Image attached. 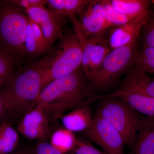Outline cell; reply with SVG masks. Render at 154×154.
Listing matches in <instances>:
<instances>
[{
	"instance_id": "obj_7",
	"label": "cell",
	"mask_w": 154,
	"mask_h": 154,
	"mask_svg": "<svg viewBox=\"0 0 154 154\" xmlns=\"http://www.w3.org/2000/svg\"><path fill=\"white\" fill-rule=\"evenodd\" d=\"M85 133L107 154H124V142L121 135L97 113L91 129Z\"/></svg>"
},
{
	"instance_id": "obj_22",
	"label": "cell",
	"mask_w": 154,
	"mask_h": 154,
	"mask_svg": "<svg viewBox=\"0 0 154 154\" xmlns=\"http://www.w3.org/2000/svg\"><path fill=\"white\" fill-rule=\"evenodd\" d=\"M135 63L137 67L154 75V48L145 46L138 53Z\"/></svg>"
},
{
	"instance_id": "obj_26",
	"label": "cell",
	"mask_w": 154,
	"mask_h": 154,
	"mask_svg": "<svg viewBox=\"0 0 154 154\" xmlns=\"http://www.w3.org/2000/svg\"><path fill=\"white\" fill-rule=\"evenodd\" d=\"M27 18H28V22L31 25L33 33L38 41L39 46L41 48L42 52L46 51L51 46L45 37L42 30L36 22L30 19L28 16H27Z\"/></svg>"
},
{
	"instance_id": "obj_24",
	"label": "cell",
	"mask_w": 154,
	"mask_h": 154,
	"mask_svg": "<svg viewBox=\"0 0 154 154\" xmlns=\"http://www.w3.org/2000/svg\"><path fill=\"white\" fill-rule=\"evenodd\" d=\"M72 152L73 154H107L94 147L85 141L77 137Z\"/></svg>"
},
{
	"instance_id": "obj_9",
	"label": "cell",
	"mask_w": 154,
	"mask_h": 154,
	"mask_svg": "<svg viewBox=\"0 0 154 154\" xmlns=\"http://www.w3.org/2000/svg\"><path fill=\"white\" fill-rule=\"evenodd\" d=\"M78 15L81 27L88 37L104 35L109 28L101 1H92Z\"/></svg>"
},
{
	"instance_id": "obj_18",
	"label": "cell",
	"mask_w": 154,
	"mask_h": 154,
	"mask_svg": "<svg viewBox=\"0 0 154 154\" xmlns=\"http://www.w3.org/2000/svg\"><path fill=\"white\" fill-rule=\"evenodd\" d=\"M19 143L18 131L10 123L0 124V154H12L17 150Z\"/></svg>"
},
{
	"instance_id": "obj_20",
	"label": "cell",
	"mask_w": 154,
	"mask_h": 154,
	"mask_svg": "<svg viewBox=\"0 0 154 154\" xmlns=\"http://www.w3.org/2000/svg\"><path fill=\"white\" fill-rule=\"evenodd\" d=\"M16 60L10 53L0 48V91L5 87L14 75Z\"/></svg>"
},
{
	"instance_id": "obj_12",
	"label": "cell",
	"mask_w": 154,
	"mask_h": 154,
	"mask_svg": "<svg viewBox=\"0 0 154 154\" xmlns=\"http://www.w3.org/2000/svg\"><path fill=\"white\" fill-rule=\"evenodd\" d=\"M146 21L135 20L119 26L110 28L108 44L111 50L128 45L136 41L141 30Z\"/></svg>"
},
{
	"instance_id": "obj_11",
	"label": "cell",
	"mask_w": 154,
	"mask_h": 154,
	"mask_svg": "<svg viewBox=\"0 0 154 154\" xmlns=\"http://www.w3.org/2000/svg\"><path fill=\"white\" fill-rule=\"evenodd\" d=\"M95 97L96 100L100 98H117L128 104L136 111L146 116L154 117V98L140 92L119 90L107 95H95Z\"/></svg>"
},
{
	"instance_id": "obj_29",
	"label": "cell",
	"mask_w": 154,
	"mask_h": 154,
	"mask_svg": "<svg viewBox=\"0 0 154 154\" xmlns=\"http://www.w3.org/2000/svg\"><path fill=\"white\" fill-rule=\"evenodd\" d=\"M8 115V107L5 98L2 91H0V124L2 122L4 119Z\"/></svg>"
},
{
	"instance_id": "obj_4",
	"label": "cell",
	"mask_w": 154,
	"mask_h": 154,
	"mask_svg": "<svg viewBox=\"0 0 154 154\" xmlns=\"http://www.w3.org/2000/svg\"><path fill=\"white\" fill-rule=\"evenodd\" d=\"M96 113L120 134L125 144L132 146L140 119L134 109L120 99L107 98L101 103Z\"/></svg>"
},
{
	"instance_id": "obj_23",
	"label": "cell",
	"mask_w": 154,
	"mask_h": 154,
	"mask_svg": "<svg viewBox=\"0 0 154 154\" xmlns=\"http://www.w3.org/2000/svg\"><path fill=\"white\" fill-rule=\"evenodd\" d=\"M28 22L25 42V54L33 56L38 55L43 52L38 44L28 20Z\"/></svg>"
},
{
	"instance_id": "obj_6",
	"label": "cell",
	"mask_w": 154,
	"mask_h": 154,
	"mask_svg": "<svg viewBox=\"0 0 154 154\" xmlns=\"http://www.w3.org/2000/svg\"><path fill=\"white\" fill-rule=\"evenodd\" d=\"M137 54L136 41L111 50L90 81L96 87L109 85L125 70L136 63Z\"/></svg>"
},
{
	"instance_id": "obj_27",
	"label": "cell",
	"mask_w": 154,
	"mask_h": 154,
	"mask_svg": "<svg viewBox=\"0 0 154 154\" xmlns=\"http://www.w3.org/2000/svg\"><path fill=\"white\" fill-rule=\"evenodd\" d=\"M8 2L21 9H26L34 7H45L47 0H9Z\"/></svg>"
},
{
	"instance_id": "obj_10",
	"label": "cell",
	"mask_w": 154,
	"mask_h": 154,
	"mask_svg": "<svg viewBox=\"0 0 154 154\" xmlns=\"http://www.w3.org/2000/svg\"><path fill=\"white\" fill-rule=\"evenodd\" d=\"M25 12L27 16L39 26L50 46L58 38L62 37L59 22L45 6L30 8L25 10Z\"/></svg>"
},
{
	"instance_id": "obj_19",
	"label": "cell",
	"mask_w": 154,
	"mask_h": 154,
	"mask_svg": "<svg viewBox=\"0 0 154 154\" xmlns=\"http://www.w3.org/2000/svg\"><path fill=\"white\" fill-rule=\"evenodd\" d=\"M76 139L73 132L64 128L57 130L52 134L50 143L61 152L69 153L72 152Z\"/></svg>"
},
{
	"instance_id": "obj_30",
	"label": "cell",
	"mask_w": 154,
	"mask_h": 154,
	"mask_svg": "<svg viewBox=\"0 0 154 154\" xmlns=\"http://www.w3.org/2000/svg\"><path fill=\"white\" fill-rule=\"evenodd\" d=\"M12 154H34V153H33V149H22L17 150Z\"/></svg>"
},
{
	"instance_id": "obj_2",
	"label": "cell",
	"mask_w": 154,
	"mask_h": 154,
	"mask_svg": "<svg viewBox=\"0 0 154 154\" xmlns=\"http://www.w3.org/2000/svg\"><path fill=\"white\" fill-rule=\"evenodd\" d=\"M56 50L41 60L14 74L2 90L5 98L8 115L23 116L36 107L42 91V78L56 54Z\"/></svg>"
},
{
	"instance_id": "obj_21",
	"label": "cell",
	"mask_w": 154,
	"mask_h": 154,
	"mask_svg": "<svg viewBox=\"0 0 154 154\" xmlns=\"http://www.w3.org/2000/svg\"><path fill=\"white\" fill-rule=\"evenodd\" d=\"M101 2L105 12L106 22L109 28L124 25L135 20H139L119 13L113 8L108 0H102Z\"/></svg>"
},
{
	"instance_id": "obj_1",
	"label": "cell",
	"mask_w": 154,
	"mask_h": 154,
	"mask_svg": "<svg viewBox=\"0 0 154 154\" xmlns=\"http://www.w3.org/2000/svg\"><path fill=\"white\" fill-rule=\"evenodd\" d=\"M94 102L93 94L87 91L85 78L78 69L53 81L42 90L36 107L51 119H58L64 113Z\"/></svg>"
},
{
	"instance_id": "obj_3",
	"label": "cell",
	"mask_w": 154,
	"mask_h": 154,
	"mask_svg": "<svg viewBox=\"0 0 154 154\" xmlns=\"http://www.w3.org/2000/svg\"><path fill=\"white\" fill-rule=\"evenodd\" d=\"M28 18L22 9L3 1L0 4V45L15 59L25 54Z\"/></svg>"
},
{
	"instance_id": "obj_13",
	"label": "cell",
	"mask_w": 154,
	"mask_h": 154,
	"mask_svg": "<svg viewBox=\"0 0 154 154\" xmlns=\"http://www.w3.org/2000/svg\"><path fill=\"white\" fill-rule=\"evenodd\" d=\"M132 154H154V117L140 118Z\"/></svg>"
},
{
	"instance_id": "obj_28",
	"label": "cell",
	"mask_w": 154,
	"mask_h": 154,
	"mask_svg": "<svg viewBox=\"0 0 154 154\" xmlns=\"http://www.w3.org/2000/svg\"><path fill=\"white\" fill-rule=\"evenodd\" d=\"M33 150L34 154H72L61 152L45 141H39Z\"/></svg>"
},
{
	"instance_id": "obj_5",
	"label": "cell",
	"mask_w": 154,
	"mask_h": 154,
	"mask_svg": "<svg viewBox=\"0 0 154 154\" xmlns=\"http://www.w3.org/2000/svg\"><path fill=\"white\" fill-rule=\"evenodd\" d=\"M82 51L74 31L63 36L55 56L45 72L42 90L53 81L72 73L82 65Z\"/></svg>"
},
{
	"instance_id": "obj_15",
	"label": "cell",
	"mask_w": 154,
	"mask_h": 154,
	"mask_svg": "<svg viewBox=\"0 0 154 154\" xmlns=\"http://www.w3.org/2000/svg\"><path fill=\"white\" fill-rule=\"evenodd\" d=\"M113 9L120 14L136 19L146 21L151 1L148 0H111Z\"/></svg>"
},
{
	"instance_id": "obj_17",
	"label": "cell",
	"mask_w": 154,
	"mask_h": 154,
	"mask_svg": "<svg viewBox=\"0 0 154 154\" xmlns=\"http://www.w3.org/2000/svg\"><path fill=\"white\" fill-rule=\"evenodd\" d=\"M90 0H47L48 10L58 22L66 17L78 15L88 4Z\"/></svg>"
},
{
	"instance_id": "obj_8",
	"label": "cell",
	"mask_w": 154,
	"mask_h": 154,
	"mask_svg": "<svg viewBox=\"0 0 154 154\" xmlns=\"http://www.w3.org/2000/svg\"><path fill=\"white\" fill-rule=\"evenodd\" d=\"M49 120L41 109L35 107L22 116L17 130L28 139L45 141L49 134Z\"/></svg>"
},
{
	"instance_id": "obj_14",
	"label": "cell",
	"mask_w": 154,
	"mask_h": 154,
	"mask_svg": "<svg viewBox=\"0 0 154 154\" xmlns=\"http://www.w3.org/2000/svg\"><path fill=\"white\" fill-rule=\"evenodd\" d=\"M60 119L64 128L72 132L88 131L91 129L94 121L88 105L75 108Z\"/></svg>"
},
{
	"instance_id": "obj_16",
	"label": "cell",
	"mask_w": 154,
	"mask_h": 154,
	"mask_svg": "<svg viewBox=\"0 0 154 154\" xmlns=\"http://www.w3.org/2000/svg\"><path fill=\"white\" fill-rule=\"evenodd\" d=\"M121 90L137 91L154 98V79L136 67L127 76Z\"/></svg>"
},
{
	"instance_id": "obj_25",
	"label": "cell",
	"mask_w": 154,
	"mask_h": 154,
	"mask_svg": "<svg viewBox=\"0 0 154 154\" xmlns=\"http://www.w3.org/2000/svg\"><path fill=\"white\" fill-rule=\"evenodd\" d=\"M143 27H145V46L154 48V11L151 14H149Z\"/></svg>"
}]
</instances>
